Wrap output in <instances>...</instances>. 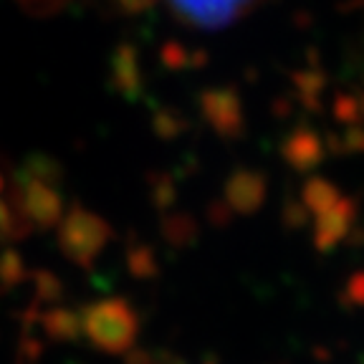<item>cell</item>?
I'll list each match as a JSON object with an SVG mask.
<instances>
[{"instance_id": "obj_1", "label": "cell", "mask_w": 364, "mask_h": 364, "mask_svg": "<svg viewBox=\"0 0 364 364\" xmlns=\"http://www.w3.org/2000/svg\"><path fill=\"white\" fill-rule=\"evenodd\" d=\"M256 0H170V6L185 21H193L205 28H220L225 23L238 21Z\"/></svg>"}, {"instance_id": "obj_2", "label": "cell", "mask_w": 364, "mask_h": 364, "mask_svg": "<svg viewBox=\"0 0 364 364\" xmlns=\"http://www.w3.org/2000/svg\"><path fill=\"white\" fill-rule=\"evenodd\" d=\"M6 223V205H3V195H0V225Z\"/></svg>"}, {"instance_id": "obj_3", "label": "cell", "mask_w": 364, "mask_h": 364, "mask_svg": "<svg viewBox=\"0 0 364 364\" xmlns=\"http://www.w3.org/2000/svg\"><path fill=\"white\" fill-rule=\"evenodd\" d=\"M33 3H41V6H43V3H56V0H33Z\"/></svg>"}]
</instances>
